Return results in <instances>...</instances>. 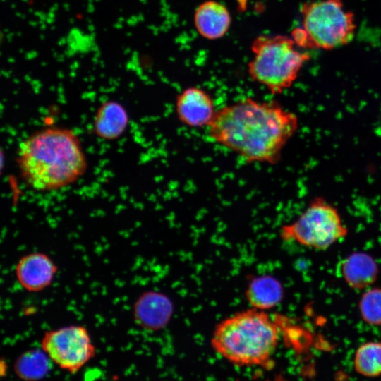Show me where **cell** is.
<instances>
[{"instance_id": "obj_1", "label": "cell", "mask_w": 381, "mask_h": 381, "mask_svg": "<svg viewBox=\"0 0 381 381\" xmlns=\"http://www.w3.org/2000/svg\"><path fill=\"white\" fill-rule=\"evenodd\" d=\"M298 128L296 115L278 102L244 97L218 109L207 134L246 162L275 164Z\"/></svg>"}, {"instance_id": "obj_2", "label": "cell", "mask_w": 381, "mask_h": 381, "mask_svg": "<svg viewBox=\"0 0 381 381\" xmlns=\"http://www.w3.org/2000/svg\"><path fill=\"white\" fill-rule=\"evenodd\" d=\"M17 162L24 181L39 191L70 186L87 167L78 135L60 127L44 128L24 139L18 146Z\"/></svg>"}, {"instance_id": "obj_3", "label": "cell", "mask_w": 381, "mask_h": 381, "mask_svg": "<svg viewBox=\"0 0 381 381\" xmlns=\"http://www.w3.org/2000/svg\"><path fill=\"white\" fill-rule=\"evenodd\" d=\"M279 339V327L265 310H243L221 321L211 337L214 351L230 363L267 367Z\"/></svg>"}, {"instance_id": "obj_4", "label": "cell", "mask_w": 381, "mask_h": 381, "mask_svg": "<svg viewBox=\"0 0 381 381\" xmlns=\"http://www.w3.org/2000/svg\"><path fill=\"white\" fill-rule=\"evenodd\" d=\"M296 47L292 37L286 35L255 37L250 46L253 57L247 67L250 78L272 95L291 87L311 56Z\"/></svg>"}, {"instance_id": "obj_5", "label": "cell", "mask_w": 381, "mask_h": 381, "mask_svg": "<svg viewBox=\"0 0 381 381\" xmlns=\"http://www.w3.org/2000/svg\"><path fill=\"white\" fill-rule=\"evenodd\" d=\"M300 14L301 26L291 36L297 47L332 50L354 38L355 16L342 0H310L301 5Z\"/></svg>"}, {"instance_id": "obj_6", "label": "cell", "mask_w": 381, "mask_h": 381, "mask_svg": "<svg viewBox=\"0 0 381 381\" xmlns=\"http://www.w3.org/2000/svg\"><path fill=\"white\" fill-rule=\"evenodd\" d=\"M348 229L336 207L322 198L311 200L293 222L283 225L282 238L314 250H326L345 237Z\"/></svg>"}, {"instance_id": "obj_7", "label": "cell", "mask_w": 381, "mask_h": 381, "mask_svg": "<svg viewBox=\"0 0 381 381\" xmlns=\"http://www.w3.org/2000/svg\"><path fill=\"white\" fill-rule=\"evenodd\" d=\"M41 349L60 369L70 373L81 370L95 356V346L87 329L70 325L44 333Z\"/></svg>"}, {"instance_id": "obj_8", "label": "cell", "mask_w": 381, "mask_h": 381, "mask_svg": "<svg viewBox=\"0 0 381 381\" xmlns=\"http://www.w3.org/2000/svg\"><path fill=\"white\" fill-rule=\"evenodd\" d=\"M217 109L212 95L198 86L184 88L176 95L175 99L176 117L188 128H207Z\"/></svg>"}, {"instance_id": "obj_9", "label": "cell", "mask_w": 381, "mask_h": 381, "mask_svg": "<svg viewBox=\"0 0 381 381\" xmlns=\"http://www.w3.org/2000/svg\"><path fill=\"white\" fill-rule=\"evenodd\" d=\"M57 266L45 253L33 252L22 256L15 267L19 284L29 292L42 291L52 283Z\"/></svg>"}, {"instance_id": "obj_10", "label": "cell", "mask_w": 381, "mask_h": 381, "mask_svg": "<svg viewBox=\"0 0 381 381\" xmlns=\"http://www.w3.org/2000/svg\"><path fill=\"white\" fill-rule=\"evenodd\" d=\"M193 21L200 36L214 40L227 33L231 24V16L226 6L221 2L207 0L195 9Z\"/></svg>"}, {"instance_id": "obj_11", "label": "cell", "mask_w": 381, "mask_h": 381, "mask_svg": "<svg viewBox=\"0 0 381 381\" xmlns=\"http://www.w3.org/2000/svg\"><path fill=\"white\" fill-rule=\"evenodd\" d=\"M379 267L372 255L355 252L346 258L341 265V274L346 284L356 290L369 288L377 279Z\"/></svg>"}, {"instance_id": "obj_12", "label": "cell", "mask_w": 381, "mask_h": 381, "mask_svg": "<svg viewBox=\"0 0 381 381\" xmlns=\"http://www.w3.org/2000/svg\"><path fill=\"white\" fill-rule=\"evenodd\" d=\"M129 124V116L124 107L116 101L103 102L93 120V130L101 139L114 140L121 137Z\"/></svg>"}, {"instance_id": "obj_13", "label": "cell", "mask_w": 381, "mask_h": 381, "mask_svg": "<svg viewBox=\"0 0 381 381\" xmlns=\"http://www.w3.org/2000/svg\"><path fill=\"white\" fill-rule=\"evenodd\" d=\"M171 310V304L163 296L147 294L137 303L136 318L146 329H159L168 322Z\"/></svg>"}, {"instance_id": "obj_14", "label": "cell", "mask_w": 381, "mask_h": 381, "mask_svg": "<svg viewBox=\"0 0 381 381\" xmlns=\"http://www.w3.org/2000/svg\"><path fill=\"white\" fill-rule=\"evenodd\" d=\"M246 296L253 308L265 310L274 307L282 301L283 287L273 277H257L248 284Z\"/></svg>"}, {"instance_id": "obj_15", "label": "cell", "mask_w": 381, "mask_h": 381, "mask_svg": "<svg viewBox=\"0 0 381 381\" xmlns=\"http://www.w3.org/2000/svg\"><path fill=\"white\" fill-rule=\"evenodd\" d=\"M51 361L40 349H32L23 353L15 362L16 374L22 380L36 381L45 376Z\"/></svg>"}, {"instance_id": "obj_16", "label": "cell", "mask_w": 381, "mask_h": 381, "mask_svg": "<svg viewBox=\"0 0 381 381\" xmlns=\"http://www.w3.org/2000/svg\"><path fill=\"white\" fill-rule=\"evenodd\" d=\"M353 363L356 372L363 376L374 377L381 375V342L361 344L355 353Z\"/></svg>"}, {"instance_id": "obj_17", "label": "cell", "mask_w": 381, "mask_h": 381, "mask_svg": "<svg viewBox=\"0 0 381 381\" xmlns=\"http://www.w3.org/2000/svg\"><path fill=\"white\" fill-rule=\"evenodd\" d=\"M358 309L365 323L381 325V287L366 289L360 298Z\"/></svg>"}, {"instance_id": "obj_18", "label": "cell", "mask_w": 381, "mask_h": 381, "mask_svg": "<svg viewBox=\"0 0 381 381\" xmlns=\"http://www.w3.org/2000/svg\"><path fill=\"white\" fill-rule=\"evenodd\" d=\"M238 3L239 6H241L243 9L245 8L247 4V0H236Z\"/></svg>"}]
</instances>
